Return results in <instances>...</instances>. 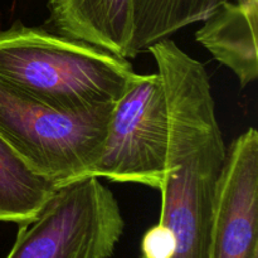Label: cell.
<instances>
[{"mask_svg":"<svg viewBox=\"0 0 258 258\" xmlns=\"http://www.w3.org/2000/svg\"><path fill=\"white\" fill-rule=\"evenodd\" d=\"M196 33L216 60L233 71L241 87L258 76V0H228L219 5Z\"/></svg>","mask_w":258,"mask_h":258,"instance_id":"obj_8","label":"cell"},{"mask_svg":"<svg viewBox=\"0 0 258 258\" xmlns=\"http://www.w3.org/2000/svg\"><path fill=\"white\" fill-rule=\"evenodd\" d=\"M57 188L35 173L0 136V222H29Z\"/></svg>","mask_w":258,"mask_h":258,"instance_id":"obj_9","label":"cell"},{"mask_svg":"<svg viewBox=\"0 0 258 258\" xmlns=\"http://www.w3.org/2000/svg\"><path fill=\"white\" fill-rule=\"evenodd\" d=\"M168 136V101L160 75H136L113 105L102 151L88 176L159 190L165 176Z\"/></svg>","mask_w":258,"mask_h":258,"instance_id":"obj_5","label":"cell"},{"mask_svg":"<svg viewBox=\"0 0 258 258\" xmlns=\"http://www.w3.org/2000/svg\"><path fill=\"white\" fill-rule=\"evenodd\" d=\"M112 107L64 112L0 80V136L35 173L60 186L88 176Z\"/></svg>","mask_w":258,"mask_h":258,"instance_id":"obj_3","label":"cell"},{"mask_svg":"<svg viewBox=\"0 0 258 258\" xmlns=\"http://www.w3.org/2000/svg\"><path fill=\"white\" fill-rule=\"evenodd\" d=\"M211 258H258V133L248 128L227 149L217 185Z\"/></svg>","mask_w":258,"mask_h":258,"instance_id":"obj_6","label":"cell"},{"mask_svg":"<svg viewBox=\"0 0 258 258\" xmlns=\"http://www.w3.org/2000/svg\"><path fill=\"white\" fill-rule=\"evenodd\" d=\"M136 75L126 58L43 28L0 32V80L55 110L115 105Z\"/></svg>","mask_w":258,"mask_h":258,"instance_id":"obj_2","label":"cell"},{"mask_svg":"<svg viewBox=\"0 0 258 258\" xmlns=\"http://www.w3.org/2000/svg\"><path fill=\"white\" fill-rule=\"evenodd\" d=\"M228 0H134L131 58L186 25L206 20Z\"/></svg>","mask_w":258,"mask_h":258,"instance_id":"obj_10","label":"cell"},{"mask_svg":"<svg viewBox=\"0 0 258 258\" xmlns=\"http://www.w3.org/2000/svg\"><path fill=\"white\" fill-rule=\"evenodd\" d=\"M134 0H48L49 22L58 34L131 58Z\"/></svg>","mask_w":258,"mask_h":258,"instance_id":"obj_7","label":"cell"},{"mask_svg":"<svg viewBox=\"0 0 258 258\" xmlns=\"http://www.w3.org/2000/svg\"><path fill=\"white\" fill-rule=\"evenodd\" d=\"M169 112L160 218L141 239L140 258H211L217 185L227 148L206 68L174 40L148 48Z\"/></svg>","mask_w":258,"mask_h":258,"instance_id":"obj_1","label":"cell"},{"mask_svg":"<svg viewBox=\"0 0 258 258\" xmlns=\"http://www.w3.org/2000/svg\"><path fill=\"white\" fill-rule=\"evenodd\" d=\"M123 228L112 191L85 176L58 186L34 218L19 224L5 258H110Z\"/></svg>","mask_w":258,"mask_h":258,"instance_id":"obj_4","label":"cell"}]
</instances>
